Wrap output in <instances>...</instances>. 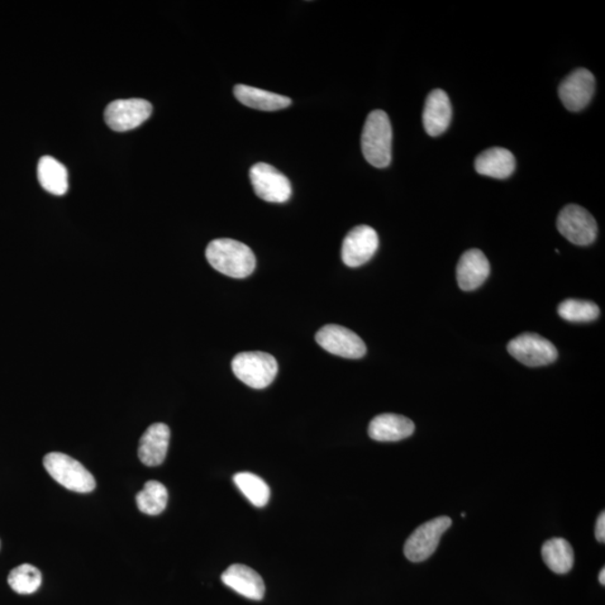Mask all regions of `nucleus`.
I'll return each instance as SVG.
<instances>
[{
	"instance_id": "20",
	"label": "nucleus",
	"mask_w": 605,
	"mask_h": 605,
	"mask_svg": "<svg viewBox=\"0 0 605 605\" xmlns=\"http://www.w3.org/2000/svg\"><path fill=\"white\" fill-rule=\"evenodd\" d=\"M41 187L51 194L64 195L69 190L68 170L52 156H43L37 166Z\"/></svg>"
},
{
	"instance_id": "14",
	"label": "nucleus",
	"mask_w": 605,
	"mask_h": 605,
	"mask_svg": "<svg viewBox=\"0 0 605 605\" xmlns=\"http://www.w3.org/2000/svg\"><path fill=\"white\" fill-rule=\"evenodd\" d=\"M490 275V263L479 249H470L462 255L456 267V280L460 288L471 292L479 288Z\"/></svg>"
},
{
	"instance_id": "11",
	"label": "nucleus",
	"mask_w": 605,
	"mask_h": 605,
	"mask_svg": "<svg viewBox=\"0 0 605 605\" xmlns=\"http://www.w3.org/2000/svg\"><path fill=\"white\" fill-rule=\"evenodd\" d=\"M379 238L375 229L358 226L347 233L343 241L341 256L346 266L360 267L368 263L378 250Z\"/></svg>"
},
{
	"instance_id": "4",
	"label": "nucleus",
	"mask_w": 605,
	"mask_h": 605,
	"mask_svg": "<svg viewBox=\"0 0 605 605\" xmlns=\"http://www.w3.org/2000/svg\"><path fill=\"white\" fill-rule=\"evenodd\" d=\"M233 374L250 388L264 389L278 373V360L266 352H241L231 362Z\"/></svg>"
},
{
	"instance_id": "7",
	"label": "nucleus",
	"mask_w": 605,
	"mask_h": 605,
	"mask_svg": "<svg viewBox=\"0 0 605 605\" xmlns=\"http://www.w3.org/2000/svg\"><path fill=\"white\" fill-rule=\"evenodd\" d=\"M252 188L257 197L270 203H285L292 197V185L274 166L259 163L249 171Z\"/></svg>"
},
{
	"instance_id": "18",
	"label": "nucleus",
	"mask_w": 605,
	"mask_h": 605,
	"mask_svg": "<svg viewBox=\"0 0 605 605\" xmlns=\"http://www.w3.org/2000/svg\"><path fill=\"white\" fill-rule=\"evenodd\" d=\"M479 174L493 179H507L516 169V160L511 151L503 147H493L481 152L474 161Z\"/></svg>"
},
{
	"instance_id": "10",
	"label": "nucleus",
	"mask_w": 605,
	"mask_h": 605,
	"mask_svg": "<svg viewBox=\"0 0 605 605\" xmlns=\"http://www.w3.org/2000/svg\"><path fill=\"white\" fill-rule=\"evenodd\" d=\"M316 340L324 350L346 359H360L366 354V343L349 328L328 324L317 333Z\"/></svg>"
},
{
	"instance_id": "17",
	"label": "nucleus",
	"mask_w": 605,
	"mask_h": 605,
	"mask_svg": "<svg viewBox=\"0 0 605 605\" xmlns=\"http://www.w3.org/2000/svg\"><path fill=\"white\" fill-rule=\"evenodd\" d=\"M415 424L411 419L397 414H383L369 424L368 434L378 442H398L412 436Z\"/></svg>"
},
{
	"instance_id": "22",
	"label": "nucleus",
	"mask_w": 605,
	"mask_h": 605,
	"mask_svg": "<svg viewBox=\"0 0 605 605\" xmlns=\"http://www.w3.org/2000/svg\"><path fill=\"white\" fill-rule=\"evenodd\" d=\"M169 493L159 481H149L136 495L137 507L142 513L157 516L168 506Z\"/></svg>"
},
{
	"instance_id": "16",
	"label": "nucleus",
	"mask_w": 605,
	"mask_h": 605,
	"mask_svg": "<svg viewBox=\"0 0 605 605\" xmlns=\"http://www.w3.org/2000/svg\"><path fill=\"white\" fill-rule=\"evenodd\" d=\"M452 106L449 95L441 89L428 94L423 112V123L428 135H442L450 126Z\"/></svg>"
},
{
	"instance_id": "2",
	"label": "nucleus",
	"mask_w": 605,
	"mask_h": 605,
	"mask_svg": "<svg viewBox=\"0 0 605 605\" xmlns=\"http://www.w3.org/2000/svg\"><path fill=\"white\" fill-rule=\"evenodd\" d=\"M393 128L388 114L374 111L366 118L361 136L362 152L369 164L385 169L392 161Z\"/></svg>"
},
{
	"instance_id": "15",
	"label": "nucleus",
	"mask_w": 605,
	"mask_h": 605,
	"mask_svg": "<svg viewBox=\"0 0 605 605\" xmlns=\"http://www.w3.org/2000/svg\"><path fill=\"white\" fill-rule=\"evenodd\" d=\"M170 427L163 423L152 424L142 434L138 456L147 466H157L163 464L170 445Z\"/></svg>"
},
{
	"instance_id": "21",
	"label": "nucleus",
	"mask_w": 605,
	"mask_h": 605,
	"mask_svg": "<svg viewBox=\"0 0 605 605\" xmlns=\"http://www.w3.org/2000/svg\"><path fill=\"white\" fill-rule=\"evenodd\" d=\"M542 555L547 568L556 574H566L573 569L574 551L564 538L555 537L547 541L542 545Z\"/></svg>"
},
{
	"instance_id": "19",
	"label": "nucleus",
	"mask_w": 605,
	"mask_h": 605,
	"mask_svg": "<svg viewBox=\"0 0 605 605\" xmlns=\"http://www.w3.org/2000/svg\"><path fill=\"white\" fill-rule=\"evenodd\" d=\"M233 93L238 102L244 106L259 109L261 112H276L288 108L292 104V100L285 95L266 92L259 88L250 87L246 84H237Z\"/></svg>"
},
{
	"instance_id": "25",
	"label": "nucleus",
	"mask_w": 605,
	"mask_h": 605,
	"mask_svg": "<svg viewBox=\"0 0 605 605\" xmlns=\"http://www.w3.org/2000/svg\"><path fill=\"white\" fill-rule=\"evenodd\" d=\"M559 314L569 322H592L600 317V308L593 302L566 299L560 304Z\"/></svg>"
},
{
	"instance_id": "12",
	"label": "nucleus",
	"mask_w": 605,
	"mask_h": 605,
	"mask_svg": "<svg viewBox=\"0 0 605 605\" xmlns=\"http://www.w3.org/2000/svg\"><path fill=\"white\" fill-rule=\"evenodd\" d=\"M594 90V75L589 70L580 68L565 76L560 84L559 93L564 107L576 112L588 106L592 100Z\"/></svg>"
},
{
	"instance_id": "8",
	"label": "nucleus",
	"mask_w": 605,
	"mask_h": 605,
	"mask_svg": "<svg viewBox=\"0 0 605 605\" xmlns=\"http://www.w3.org/2000/svg\"><path fill=\"white\" fill-rule=\"evenodd\" d=\"M508 352L514 359L532 368L551 365L559 356L556 346L535 333H525L514 337L508 343Z\"/></svg>"
},
{
	"instance_id": "26",
	"label": "nucleus",
	"mask_w": 605,
	"mask_h": 605,
	"mask_svg": "<svg viewBox=\"0 0 605 605\" xmlns=\"http://www.w3.org/2000/svg\"><path fill=\"white\" fill-rule=\"evenodd\" d=\"M595 537L598 542H605V512H601L598 518L597 526H595Z\"/></svg>"
},
{
	"instance_id": "13",
	"label": "nucleus",
	"mask_w": 605,
	"mask_h": 605,
	"mask_svg": "<svg viewBox=\"0 0 605 605\" xmlns=\"http://www.w3.org/2000/svg\"><path fill=\"white\" fill-rule=\"evenodd\" d=\"M223 584L239 593L242 597L260 601L265 595L263 578L256 571L244 564H233L221 575Z\"/></svg>"
},
{
	"instance_id": "6",
	"label": "nucleus",
	"mask_w": 605,
	"mask_h": 605,
	"mask_svg": "<svg viewBox=\"0 0 605 605\" xmlns=\"http://www.w3.org/2000/svg\"><path fill=\"white\" fill-rule=\"evenodd\" d=\"M451 525V518L445 516L423 523L409 536L404 547L405 556L414 563L430 559L440 544L443 533L449 530Z\"/></svg>"
},
{
	"instance_id": "24",
	"label": "nucleus",
	"mask_w": 605,
	"mask_h": 605,
	"mask_svg": "<svg viewBox=\"0 0 605 605\" xmlns=\"http://www.w3.org/2000/svg\"><path fill=\"white\" fill-rule=\"evenodd\" d=\"M8 584L18 594L35 593L42 585V573L35 566L22 564L9 573Z\"/></svg>"
},
{
	"instance_id": "27",
	"label": "nucleus",
	"mask_w": 605,
	"mask_h": 605,
	"mask_svg": "<svg viewBox=\"0 0 605 605\" xmlns=\"http://www.w3.org/2000/svg\"><path fill=\"white\" fill-rule=\"evenodd\" d=\"M599 581H600V583H601L602 585H605V570L604 569H602V571H600Z\"/></svg>"
},
{
	"instance_id": "9",
	"label": "nucleus",
	"mask_w": 605,
	"mask_h": 605,
	"mask_svg": "<svg viewBox=\"0 0 605 605\" xmlns=\"http://www.w3.org/2000/svg\"><path fill=\"white\" fill-rule=\"evenodd\" d=\"M152 107L144 99H121L108 104L104 121L114 132L135 130L151 117Z\"/></svg>"
},
{
	"instance_id": "5",
	"label": "nucleus",
	"mask_w": 605,
	"mask_h": 605,
	"mask_svg": "<svg viewBox=\"0 0 605 605\" xmlns=\"http://www.w3.org/2000/svg\"><path fill=\"white\" fill-rule=\"evenodd\" d=\"M557 229L561 236L576 246L593 244L598 236V225L592 214L576 204H570L561 210L557 218Z\"/></svg>"
},
{
	"instance_id": "1",
	"label": "nucleus",
	"mask_w": 605,
	"mask_h": 605,
	"mask_svg": "<svg viewBox=\"0 0 605 605\" xmlns=\"http://www.w3.org/2000/svg\"><path fill=\"white\" fill-rule=\"evenodd\" d=\"M206 257L214 269L232 278H246L256 268V257L250 248L228 238L210 242Z\"/></svg>"
},
{
	"instance_id": "23",
	"label": "nucleus",
	"mask_w": 605,
	"mask_h": 605,
	"mask_svg": "<svg viewBox=\"0 0 605 605\" xmlns=\"http://www.w3.org/2000/svg\"><path fill=\"white\" fill-rule=\"evenodd\" d=\"M233 483L255 507L263 508L268 503L270 489L260 476L250 473H240L233 476Z\"/></svg>"
},
{
	"instance_id": "3",
	"label": "nucleus",
	"mask_w": 605,
	"mask_h": 605,
	"mask_svg": "<svg viewBox=\"0 0 605 605\" xmlns=\"http://www.w3.org/2000/svg\"><path fill=\"white\" fill-rule=\"evenodd\" d=\"M43 464L52 478L71 492L88 493L95 489L93 475L79 461L69 455L54 452L44 456Z\"/></svg>"
}]
</instances>
